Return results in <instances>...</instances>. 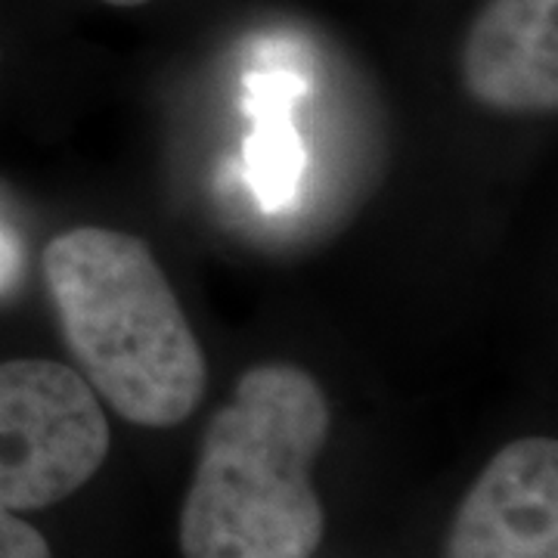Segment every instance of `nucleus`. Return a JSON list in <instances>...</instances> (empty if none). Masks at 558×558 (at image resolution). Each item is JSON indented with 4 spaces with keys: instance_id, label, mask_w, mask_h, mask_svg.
Listing matches in <instances>:
<instances>
[{
    "instance_id": "8",
    "label": "nucleus",
    "mask_w": 558,
    "mask_h": 558,
    "mask_svg": "<svg viewBox=\"0 0 558 558\" xmlns=\"http://www.w3.org/2000/svg\"><path fill=\"white\" fill-rule=\"evenodd\" d=\"M0 558H53L47 539L16 512H0Z\"/></svg>"
},
{
    "instance_id": "7",
    "label": "nucleus",
    "mask_w": 558,
    "mask_h": 558,
    "mask_svg": "<svg viewBox=\"0 0 558 558\" xmlns=\"http://www.w3.org/2000/svg\"><path fill=\"white\" fill-rule=\"evenodd\" d=\"M22 267H25V242L7 202L0 199V299L16 289Z\"/></svg>"
},
{
    "instance_id": "2",
    "label": "nucleus",
    "mask_w": 558,
    "mask_h": 558,
    "mask_svg": "<svg viewBox=\"0 0 558 558\" xmlns=\"http://www.w3.org/2000/svg\"><path fill=\"white\" fill-rule=\"evenodd\" d=\"M44 277L81 379L121 418L171 428L205 391V354L149 245L75 227L47 245Z\"/></svg>"
},
{
    "instance_id": "1",
    "label": "nucleus",
    "mask_w": 558,
    "mask_h": 558,
    "mask_svg": "<svg viewBox=\"0 0 558 558\" xmlns=\"http://www.w3.org/2000/svg\"><path fill=\"white\" fill-rule=\"evenodd\" d=\"M329 438V403L289 363L248 369L202 435L180 512L183 558H311L326 515L311 469Z\"/></svg>"
},
{
    "instance_id": "3",
    "label": "nucleus",
    "mask_w": 558,
    "mask_h": 558,
    "mask_svg": "<svg viewBox=\"0 0 558 558\" xmlns=\"http://www.w3.org/2000/svg\"><path fill=\"white\" fill-rule=\"evenodd\" d=\"M109 422L100 398L57 360L0 363V512L57 506L100 472Z\"/></svg>"
},
{
    "instance_id": "9",
    "label": "nucleus",
    "mask_w": 558,
    "mask_h": 558,
    "mask_svg": "<svg viewBox=\"0 0 558 558\" xmlns=\"http://www.w3.org/2000/svg\"><path fill=\"white\" fill-rule=\"evenodd\" d=\"M102 3H109V7H143L149 0H102Z\"/></svg>"
},
{
    "instance_id": "6",
    "label": "nucleus",
    "mask_w": 558,
    "mask_h": 558,
    "mask_svg": "<svg viewBox=\"0 0 558 558\" xmlns=\"http://www.w3.org/2000/svg\"><path fill=\"white\" fill-rule=\"evenodd\" d=\"M307 78L286 62H267L245 78V180L264 211H286L299 199L307 153L295 128V106Z\"/></svg>"
},
{
    "instance_id": "5",
    "label": "nucleus",
    "mask_w": 558,
    "mask_h": 558,
    "mask_svg": "<svg viewBox=\"0 0 558 558\" xmlns=\"http://www.w3.org/2000/svg\"><path fill=\"white\" fill-rule=\"evenodd\" d=\"M465 94L509 116L558 109V0H487L459 57Z\"/></svg>"
},
{
    "instance_id": "4",
    "label": "nucleus",
    "mask_w": 558,
    "mask_h": 558,
    "mask_svg": "<svg viewBox=\"0 0 558 558\" xmlns=\"http://www.w3.org/2000/svg\"><path fill=\"white\" fill-rule=\"evenodd\" d=\"M444 558H558L556 440H512L484 465L447 531Z\"/></svg>"
}]
</instances>
